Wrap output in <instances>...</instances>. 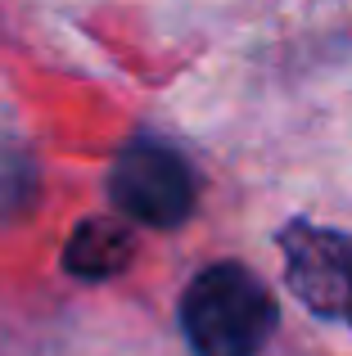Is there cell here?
Instances as JSON below:
<instances>
[{
  "mask_svg": "<svg viewBox=\"0 0 352 356\" xmlns=\"http://www.w3.org/2000/svg\"><path fill=\"white\" fill-rule=\"evenodd\" d=\"M181 325L194 356H257L271 339L275 302L248 266L217 261L190 280L181 298Z\"/></svg>",
  "mask_w": 352,
  "mask_h": 356,
  "instance_id": "obj_1",
  "label": "cell"
},
{
  "mask_svg": "<svg viewBox=\"0 0 352 356\" xmlns=\"http://www.w3.org/2000/svg\"><path fill=\"white\" fill-rule=\"evenodd\" d=\"M109 194L131 221L145 226H181L194 212V172L185 167L181 154H172L168 145L154 140H136L131 149H122V158L113 163L109 176Z\"/></svg>",
  "mask_w": 352,
  "mask_h": 356,
  "instance_id": "obj_2",
  "label": "cell"
},
{
  "mask_svg": "<svg viewBox=\"0 0 352 356\" xmlns=\"http://www.w3.org/2000/svg\"><path fill=\"white\" fill-rule=\"evenodd\" d=\"M289 289L326 321H344L352 330V235L294 221L280 235Z\"/></svg>",
  "mask_w": 352,
  "mask_h": 356,
  "instance_id": "obj_3",
  "label": "cell"
},
{
  "mask_svg": "<svg viewBox=\"0 0 352 356\" xmlns=\"http://www.w3.org/2000/svg\"><path fill=\"white\" fill-rule=\"evenodd\" d=\"M136 257V239L127 235V226L104 217H90L72 230L68 248H63V266L77 280H113L131 266Z\"/></svg>",
  "mask_w": 352,
  "mask_h": 356,
  "instance_id": "obj_4",
  "label": "cell"
}]
</instances>
